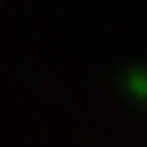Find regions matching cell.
<instances>
[{
  "mask_svg": "<svg viewBox=\"0 0 147 147\" xmlns=\"http://www.w3.org/2000/svg\"><path fill=\"white\" fill-rule=\"evenodd\" d=\"M125 89L147 102V67H129V71H125Z\"/></svg>",
  "mask_w": 147,
  "mask_h": 147,
  "instance_id": "6da1fadb",
  "label": "cell"
}]
</instances>
